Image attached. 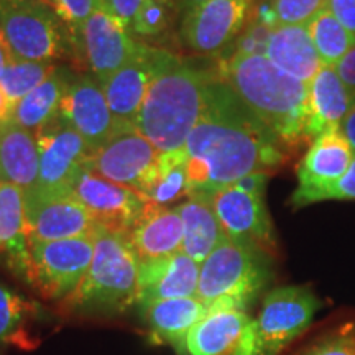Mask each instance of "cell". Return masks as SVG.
Returning <instances> with one entry per match:
<instances>
[{
	"mask_svg": "<svg viewBox=\"0 0 355 355\" xmlns=\"http://www.w3.org/2000/svg\"><path fill=\"white\" fill-rule=\"evenodd\" d=\"M73 194L91 212L99 227L123 237L148 206L137 191L112 183L87 166L74 181Z\"/></svg>",
	"mask_w": 355,
	"mask_h": 355,
	"instance_id": "cell-14",
	"label": "cell"
},
{
	"mask_svg": "<svg viewBox=\"0 0 355 355\" xmlns=\"http://www.w3.org/2000/svg\"><path fill=\"white\" fill-rule=\"evenodd\" d=\"M334 68L337 71V74H339L340 81H343L344 86L347 87L349 94L352 96V99L355 102V46L350 48L347 55H345Z\"/></svg>",
	"mask_w": 355,
	"mask_h": 355,
	"instance_id": "cell-41",
	"label": "cell"
},
{
	"mask_svg": "<svg viewBox=\"0 0 355 355\" xmlns=\"http://www.w3.org/2000/svg\"><path fill=\"white\" fill-rule=\"evenodd\" d=\"M214 74L196 68L170 51L157 50L155 74L135 128L159 153L184 150L189 133L206 109Z\"/></svg>",
	"mask_w": 355,
	"mask_h": 355,
	"instance_id": "cell-2",
	"label": "cell"
},
{
	"mask_svg": "<svg viewBox=\"0 0 355 355\" xmlns=\"http://www.w3.org/2000/svg\"><path fill=\"white\" fill-rule=\"evenodd\" d=\"M40 150L33 132L7 121L0 122V183L28 191L37 186Z\"/></svg>",
	"mask_w": 355,
	"mask_h": 355,
	"instance_id": "cell-25",
	"label": "cell"
},
{
	"mask_svg": "<svg viewBox=\"0 0 355 355\" xmlns=\"http://www.w3.org/2000/svg\"><path fill=\"white\" fill-rule=\"evenodd\" d=\"M0 33L12 60L50 63L64 55L66 40L71 38L63 21L43 0L0 2Z\"/></svg>",
	"mask_w": 355,
	"mask_h": 355,
	"instance_id": "cell-7",
	"label": "cell"
},
{
	"mask_svg": "<svg viewBox=\"0 0 355 355\" xmlns=\"http://www.w3.org/2000/svg\"><path fill=\"white\" fill-rule=\"evenodd\" d=\"M0 122H2V121H0Z\"/></svg>",
	"mask_w": 355,
	"mask_h": 355,
	"instance_id": "cell-47",
	"label": "cell"
},
{
	"mask_svg": "<svg viewBox=\"0 0 355 355\" xmlns=\"http://www.w3.org/2000/svg\"><path fill=\"white\" fill-rule=\"evenodd\" d=\"M352 105V96L334 66H322L308 84V140L313 141L321 133L339 128Z\"/></svg>",
	"mask_w": 355,
	"mask_h": 355,
	"instance_id": "cell-21",
	"label": "cell"
},
{
	"mask_svg": "<svg viewBox=\"0 0 355 355\" xmlns=\"http://www.w3.org/2000/svg\"><path fill=\"white\" fill-rule=\"evenodd\" d=\"M306 26L324 66H336L350 48L355 46L354 35L349 33L327 8L319 12Z\"/></svg>",
	"mask_w": 355,
	"mask_h": 355,
	"instance_id": "cell-31",
	"label": "cell"
},
{
	"mask_svg": "<svg viewBox=\"0 0 355 355\" xmlns=\"http://www.w3.org/2000/svg\"><path fill=\"white\" fill-rule=\"evenodd\" d=\"M199 270L201 265L184 252L166 259L139 261L137 304L145 308L155 301L196 298Z\"/></svg>",
	"mask_w": 355,
	"mask_h": 355,
	"instance_id": "cell-18",
	"label": "cell"
},
{
	"mask_svg": "<svg viewBox=\"0 0 355 355\" xmlns=\"http://www.w3.org/2000/svg\"><path fill=\"white\" fill-rule=\"evenodd\" d=\"M0 2H10V3H21V2H30V0H0Z\"/></svg>",
	"mask_w": 355,
	"mask_h": 355,
	"instance_id": "cell-46",
	"label": "cell"
},
{
	"mask_svg": "<svg viewBox=\"0 0 355 355\" xmlns=\"http://www.w3.org/2000/svg\"><path fill=\"white\" fill-rule=\"evenodd\" d=\"M94 235L53 242H28V283L42 298L64 301L76 290L94 257Z\"/></svg>",
	"mask_w": 355,
	"mask_h": 355,
	"instance_id": "cell-8",
	"label": "cell"
},
{
	"mask_svg": "<svg viewBox=\"0 0 355 355\" xmlns=\"http://www.w3.org/2000/svg\"><path fill=\"white\" fill-rule=\"evenodd\" d=\"M43 311L10 288L0 285V347L33 350L40 344Z\"/></svg>",
	"mask_w": 355,
	"mask_h": 355,
	"instance_id": "cell-28",
	"label": "cell"
},
{
	"mask_svg": "<svg viewBox=\"0 0 355 355\" xmlns=\"http://www.w3.org/2000/svg\"><path fill=\"white\" fill-rule=\"evenodd\" d=\"M291 355H355V316L324 324Z\"/></svg>",
	"mask_w": 355,
	"mask_h": 355,
	"instance_id": "cell-32",
	"label": "cell"
},
{
	"mask_svg": "<svg viewBox=\"0 0 355 355\" xmlns=\"http://www.w3.org/2000/svg\"><path fill=\"white\" fill-rule=\"evenodd\" d=\"M35 137L40 150V171L35 188L44 193H73L74 181L91 157L86 141L61 115Z\"/></svg>",
	"mask_w": 355,
	"mask_h": 355,
	"instance_id": "cell-11",
	"label": "cell"
},
{
	"mask_svg": "<svg viewBox=\"0 0 355 355\" xmlns=\"http://www.w3.org/2000/svg\"><path fill=\"white\" fill-rule=\"evenodd\" d=\"M0 254L13 273L28 282L30 243L24 191L8 183H0Z\"/></svg>",
	"mask_w": 355,
	"mask_h": 355,
	"instance_id": "cell-26",
	"label": "cell"
},
{
	"mask_svg": "<svg viewBox=\"0 0 355 355\" xmlns=\"http://www.w3.org/2000/svg\"><path fill=\"white\" fill-rule=\"evenodd\" d=\"M180 13L175 0H145L130 26V35L139 38H157L171 28Z\"/></svg>",
	"mask_w": 355,
	"mask_h": 355,
	"instance_id": "cell-34",
	"label": "cell"
},
{
	"mask_svg": "<svg viewBox=\"0 0 355 355\" xmlns=\"http://www.w3.org/2000/svg\"><path fill=\"white\" fill-rule=\"evenodd\" d=\"M60 115L79 132L91 155L127 125H121L110 112L104 89L94 76L71 79L61 102Z\"/></svg>",
	"mask_w": 355,
	"mask_h": 355,
	"instance_id": "cell-17",
	"label": "cell"
},
{
	"mask_svg": "<svg viewBox=\"0 0 355 355\" xmlns=\"http://www.w3.org/2000/svg\"><path fill=\"white\" fill-rule=\"evenodd\" d=\"M175 209L183 220V250L199 265L212 254V250L227 239L217 219L211 196L193 194Z\"/></svg>",
	"mask_w": 355,
	"mask_h": 355,
	"instance_id": "cell-27",
	"label": "cell"
},
{
	"mask_svg": "<svg viewBox=\"0 0 355 355\" xmlns=\"http://www.w3.org/2000/svg\"><path fill=\"white\" fill-rule=\"evenodd\" d=\"M125 239L139 261L166 259L183 250V220L176 209L148 204Z\"/></svg>",
	"mask_w": 355,
	"mask_h": 355,
	"instance_id": "cell-20",
	"label": "cell"
},
{
	"mask_svg": "<svg viewBox=\"0 0 355 355\" xmlns=\"http://www.w3.org/2000/svg\"><path fill=\"white\" fill-rule=\"evenodd\" d=\"M69 83L66 71L56 68L38 87L13 105L8 121L33 133L42 130L44 125L60 117L61 102Z\"/></svg>",
	"mask_w": 355,
	"mask_h": 355,
	"instance_id": "cell-29",
	"label": "cell"
},
{
	"mask_svg": "<svg viewBox=\"0 0 355 355\" xmlns=\"http://www.w3.org/2000/svg\"><path fill=\"white\" fill-rule=\"evenodd\" d=\"M254 10L255 0H207L183 17L181 42L196 55H220L235 43Z\"/></svg>",
	"mask_w": 355,
	"mask_h": 355,
	"instance_id": "cell-9",
	"label": "cell"
},
{
	"mask_svg": "<svg viewBox=\"0 0 355 355\" xmlns=\"http://www.w3.org/2000/svg\"><path fill=\"white\" fill-rule=\"evenodd\" d=\"M265 56L277 68L304 84L313 81L324 66L306 25L275 26Z\"/></svg>",
	"mask_w": 355,
	"mask_h": 355,
	"instance_id": "cell-22",
	"label": "cell"
},
{
	"mask_svg": "<svg viewBox=\"0 0 355 355\" xmlns=\"http://www.w3.org/2000/svg\"><path fill=\"white\" fill-rule=\"evenodd\" d=\"M184 155L189 196H211L243 176L282 165L285 145L217 74L209 84L206 109L186 140Z\"/></svg>",
	"mask_w": 355,
	"mask_h": 355,
	"instance_id": "cell-1",
	"label": "cell"
},
{
	"mask_svg": "<svg viewBox=\"0 0 355 355\" xmlns=\"http://www.w3.org/2000/svg\"><path fill=\"white\" fill-rule=\"evenodd\" d=\"M322 201H355V158L345 175L319 194L316 202Z\"/></svg>",
	"mask_w": 355,
	"mask_h": 355,
	"instance_id": "cell-39",
	"label": "cell"
},
{
	"mask_svg": "<svg viewBox=\"0 0 355 355\" xmlns=\"http://www.w3.org/2000/svg\"><path fill=\"white\" fill-rule=\"evenodd\" d=\"M157 48L140 44L137 55L102 83L109 109L121 125L135 127L155 74Z\"/></svg>",
	"mask_w": 355,
	"mask_h": 355,
	"instance_id": "cell-19",
	"label": "cell"
},
{
	"mask_svg": "<svg viewBox=\"0 0 355 355\" xmlns=\"http://www.w3.org/2000/svg\"><path fill=\"white\" fill-rule=\"evenodd\" d=\"M55 69V64L50 61H24L10 58L0 74V86L12 102V107L38 87Z\"/></svg>",
	"mask_w": 355,
	"mask_h": 355,
	"instance_id": "cell-33",
	"label": "cell"
},
{
	"mask_svg": "<svg viewBox=\"0 0 355 355\" xmlns=\"http://www.w3.org/2000/svg\"><path fill=\"white\" fill-rule=\"evenodd\" d=\"M58 19L63 21L73 42L81 32L84 24L96 10H99V0H43Z\"/></svg>",
	"mask_w": 355,
	"mask_h": 355,
	"instance_id": "cell-36",
	"label": "cell"
},
{
	"mask_svg": "<svg viewBox=\"0 0 355 355\" xmlns=\"http://www.w3.org/2000/svg\"><path fill=\"white\" fill-rule=\"evenodd\" d=\"M207 311L198 298L155 301L141 308L152 343L168 344L180 354H186L189 331L206 316Z\"/></svg>",
	"mask_w": 355,
	"mask_h": 355,
	"instance_id": "cell-23",
	"label": "cell"
},
{
	"mask_svg": "<svg viewBox=\"0 0 355 355\" xmlns=\"http://www.w3.org/2000/svg\"><path fill=\"white\" fill-rule=\"evenodd\" d=\"M74 43L83 51L92 76L101 84L127 64L141 44L125 26L101 8L89 17Z\"/></svg>",
	"mask_w": 355,
	"mask_h": 355,
	"instance_id": "cell-16",
	"label": "cell"
},
{
	"mask_svg": "<svg viewBox=\"0 0 355 355\" xmlns=\"http://www.w3.org/2000/svg\"><path fill=\"white\" fill-rule=\"evenodd\" d=\"M139 259L127 239L107 229H97L94 257L83 282L61 309L73 316H115L137 304Z\"/></svg>",
	"mask_w": 355,
	"mask_h": 355,
	"instance_id": "cell-4",
	"label": "cell"
},
{
	"mask_svg": "<svg viewBox=\"0 0 355 355\" xmlns=\"http://www.w3.org/2000/svg\"><path fill=\"white\" fill-rule=\"evenodd\" d=\"M145 0H99V8L114 17L119 24H122L130 32V26L137 12L144 6Z\"/></svg>",
	"mask_w": 355,
	"mask_h": 355,
	"instance_id": "cell-38",
	"label": "cell"
},
{
	"mask_svg": "<svg viewBox=\"0 0 355 355\" xmlns=\"http://www.w3.org/2000/svg\"><path fill=\"white\" fill-rule=\"evenodd\" d=\"M339 130L343 132V135L345 137V140L349 141L350 148H352L354 153H355V102H354L352 107H350L349 114L345 115V119L343 121V123H340Z\"/></svg>",
	"mask_w": 355,
	"mask_h": 355,
	"instance_id": "cell-42",
	"label": "cell"
},
{
	"mask_svg": "<svg viewBox=\"0 0 355 355\" xmlns=\"http://www.w3.org/2000/svg\"><path fill=\"white\" fill-rule=\"evenodd\" d=\"M158 158L157 146L135 127H127L89 157L87 168L112 183L140 193Z\"/></svg>",
	"mask_w": 355,
	"mask_h": 355,
	"instance_id": "cell-13",
	"label": "cell"
},
{
	"mask_svg": "<svg viewBox=\"0 0 355 355\" xmlns=\"http://www.w3.org/2000/svg\"><path fill=\"white\" fill-rule=\"evenodd\" d=\"M28 242H53L89 237L99 229L91 212L73 193H44L32 188L24 191Z\"/></svg>",
	"mask_w": 355,
	"mask_h": 355,
	"instance_id": "cell-10",
	"label": "cell"
},
{
	"mask_svg": "<svg viewBox=\"0 0 355 355\" xmlns=\"http://www.w3.org/2000/svg\"><path fill=\"white\" fill-rule=\"evenodd\" d=\"M275 24L308 25L319 12L326 8V0H270Z\"/></svg>",
	"mask_w": 355,
	"mask_h": 355,
	"instance_id": "cell-35",
	"label": "cell"
},
{
	"mask_svg": "<svg viewBox=\"0 0 355 355\" xmlns=\"http://www.w3.org/2000/svg\"><path fill=\"white\" fill-rule=\"evenodd\" d=\"M8 61H10V51H8L6 40H3L2 33H0V74L6 69Z\"/></svg>",
	"mask_w": 355,
	"mask_h": 355,
	"instance_id": "cell-45",
	"label": "cell"
},
{
	"mask_svg": "<svg viewBox=\"0 0 355 355\" xmlns=\"http://www.w3.org/2000/svg\"><path fill=\"white\" fill-rule=\"evenodd\" d=\"M211 204L230 241L275 257L277 237L265 206V194H254L230 184L211 194Z\"/></svg>",
	"mask_w": 355,
	"mask_h": 355,
	"instance_id": "cell-12",
	"label": "cell"
},
{
	"mask_svg": "<svg viewBox=\"0 0 355 355\" xmlns=\"http://www.w3.org/2000/svg\"><path fill=\"white\" fill-rule=\"evenodd\" d=\"M12 112V102L8 101L2 86H0V121H7L8 115Z\"/></svg>",
	"mask_w": 355,
	"mask_h": 355,
	"instance_id": "cell-44",
	"label": "cell"
},
{
	"mask_svg": "<svg viewBox=\"0 0 355 355\" xmlns=\"http://www.w3.org/2000/svg\"><path fill=\"white\" fill-rule=\"evenodd\" d=\"M178 8H180V13H183V17L186 13L193 12L194 8H198L199 6H202L204 2H207V0H175Z\"/></svg>",
	"mask_w": 355,
	"mask_h": 355,
	"instance_id": "cell-43",
	"label": "cell"
},
{
	"mask_svg": "<svg viewBox=\"0 0 355 355\" xmlns=\"http://www.w3.org/2000/svg\"><path fill=\"white\" fill-rule=\"evenodd\" d=\"M250 316L242 309H211L189 331L188 355H237Z\"/></svg>",
	"mask_w": 355,
	"mask_h": 355,
	"instance_id": "cell-24",
	"label": "cell"
},
{
	"mask_svg": "<svg viewBox=\"0 0 355 355\" xmlns=\"http://www.w3.org/2000/svg\"><path fill=\"white\" fill-rule=\"evenodd\" d=\"M326 8L355 37V0H326Z\"/></svg>",
	"mask_w": 355,
	"mask_h": 355,
	"instance_id": "cell-40",
	"label": "cell"
},
{
	"mask_svg": "<svg viewBox=\"0 0 355 355\" xmlns=\"http://www.w3.org/2000/svg\"><path fill=\"white\" fill-rule=\"evenodd\" d=\"M354 158V150L339 128H331L316 137L296 170L298 188L290 199L291 206L301 209L316 204L319 194L345 175Z\"/></svg>",
	"mask_w": 355,
	"mask_h": 355,
	"instance_id": "cell-15",
	"label": "cell"
},
{
	"mask_svg": "<svg viewBox=\"0 0 355 355\" xmlns=\"http://www.w3.org/2000/svg\"><path fill=\"white\" fill-rule=\"evenodd\" d=\"M139 194L145 202L157 207H166L181 198L189 196L184 150L159 153L157 165Z\"/></svg>",
	"mask_w": 355,
	"mask_h": 355,
	"instance_id": "cell-30",
	"label": "cell"
},
{
	"mask_svg": "<svg viewBox=\"0 0 355 355\" xmlns=\"http://www.w3.org/2000/svg\"><path fill=\"white\" fill-rule=\"evenodd\" d=\"M219 78L283 145L308 140V84L277 68L263 55H230Z\"/></svg>",
	"mask_w": 355,
	"mask_h": 355,
	"instance_id": "cell-3",
	"label": "cell"
},
{
	"mask_svg": "<svg viewBox=\"0 0 355 355\" xmlns=\"http://www.w3.org/2000/svg\"><path fill=\"white\" fill-rule=\"evenodd\" d=\"M321 301L308 286H278L263 296L237 355H282L309 329Z\"/></svg>",
	"mask_w": 355,
	"mask_h": 355,
	"instance_id": "cell-6",
	"label": "cell"
},
{
	"mask_svg": "<svg viewBox=\"0 0 355 355\" xmlns=\"http://www.w3.org/2000/svg\"><path fill=\"white\" fill-rule=\"evenodd\" d=\"M272 26L265 25L257 17L252 15L243 32L235 40V51L237 55H263L268 44Z\"/></svg>",
	"mask_w": 355,
	"mask_h": 355,
	"instance_id": "cell-37",
	"label": "cell"
},
{
	"mask_svg": "<svg viewBox=\"0 0 355 355\" xmlns=\"http://www.w3.org/2000/svg\"><path fill=\"white\" fill-rule=\"evenodd\" d=\"M273 257L230 239L201 263L196 298L207 309L247 311L273 278Z\"/></svg>",
	"mask_w": 355,
	"mask_h": 355,
	"instance_id": "cell-5",
	"label": "cell"
}]
</instances>
